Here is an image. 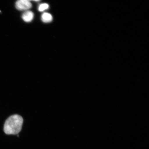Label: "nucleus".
I'll list each match as a JSON object with an SVG mask.
<instances>
[{"instance_id":"nucleus-1","label":"nucleus","mask_w":149,"mask_h":149,"mask_svg":"<svg viewBox=\"0 0 149 149\" xmlns=\"http://www.w3.org/2000/svg\"><path fill=\"white\" fill-rule=\"evenodd\" d=\"M23 123V119L20 115H12L6 120L3 131L7 135L17 134L22 130Z\"/></svg>"},{"instance_id":"nucleus-7","label":"nucleus","mask_w":149,"mask_h":149,"mask_svg":"<svg viewBox=\"0 0 149 149\" xmlns=\"http://www.w3.org/2000/svg\"><path fill=\"white\" fill-rule=\"evenodd\" d=\"M27 1H31V0H27Z\"/></svg>"},{"instance_id":"nucleus-5","label":"nucleus","mask_w":149,"mask_h":149,"mask_svg":"<svg viewBox=\"0 0 149 149\" xmlns=\"http://www.w3.org/2000/svg\"><path fill=\"white\" fill-rule=\"evenodd\" d=\"M48 8H49V5L47 3H43L38 8V10L40 12H42V11L47 9Z\"/></svg>"},{"instance_id":"nucleus-4","label":"nucleus","mask_w":149,"mask_h":149,"mask_svg":"<svg viewBox=\"0 0 149 149\" xmlns=\"http://www.w3.org/2000/svg\"><path fill=\"white\" fill-rule=\"evenodd\" d=\"M42 20L44 23H49L53 20V17L51 14L47 13H45L42 15Z\"/></svg>"},{"instance_id":"nucleus-3","label":"nucleus","mask_w":149,"mask_h":149,"mask_svg":"<svg viewBox=\"0 0 149 149\" xmlns=\"http://www.w3.org/2000/svg\"><path fill=\"white\" fill-rule=\"evenodd\" d=\"M33 13L30 11H27L22 15V18L24 21L26 22H31L33 19Z\"/></svg>"},{"instance_id":"nucleus-6","label":"nucleus","mask_w":149,"mask_h":149,"mask_svg":"<svg viewBox=\"0 0 149 149\" xmlns=\"http://www.w3.org/2000/svg\"><path fill=\"white\" fill-rule=\"evenodd\" d=\"M32 1H40V0H32Z\"/></svg>"},{"instance_id":"nucleus-2","label":"nucleus","mask_w":149,"mask_h":149,"mask_svg":"<svg viewBox=\"0 0 149 149\" xmlns=\"http://www.w3.org/2000/svg\"><path fill=\"white\" fill-rule=\"evenodd\" d=\"M15 6L18 10H26L31 8L32 4L27 0H18L16 3Z\"/></svg>"}]
</instances>
